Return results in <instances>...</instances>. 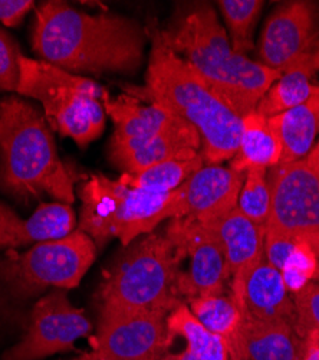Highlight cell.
Returning a JSON list of instances; mask_svg holds the SVG:
<instances>
[{
    "mask_svg": "<svg viewBox=\"0 0 319 360\" xmlns=\"http://www.w3.org/2000/svg\"><path fill=\"white\" fill-rule=\"evenodd\" d=\"M104 107L114 123L109 160L123 173H134L157 163L201 155L198 133L184 120L165 110L127 94L104 96Z\"/></svg>",
    "mask_w": 319,
    "mask_h": 360,
    "instance_id": "cell-6",
    "label": "cell"
},
{
    "mask_svg": "<svg viewBox=\"0 0 319 360\" xmlns=\"http://www.w3.org/2000/svg\"><path fill=\"white\" fill-rule=\"evenodd\" d=\"M313 280H315V281H319V264H318V268H316V273H315Z\"/></svg>",
    "mask_w": 319,
    "mask_h": 360,
    "instance_id": "cell-35",
    "label": "cell"
},
{
    "mask_svg": "<svg viewBox=\"0 0 319 360\" xmlns=\"http://www.w3.org/2000/svg\"><path fill=\"white\" fill-rule=\"evenodd\" d=\"M95 257V243L79 229L57 241L5 251L0 255V323H27L45 294L79 285Z\"/></svg>",
    "mask_w": 319,
    "mask_h": 360,
    "instance_id": "cell-5",
    "label": "cell"
},
{
    "mask_svg": "<svg viewBox=\"0 0 319 360\" xmlns=\"http://www.w3.org/2000/svg\"><path fill=\"white\" fill-rule=\"evenodd\" d=\"M245 316L264 321H283L297 326V309L289 297L279 269L260 261L249 274L240 300Z\"/></svg>",
    "mask_w": 319,
    "mask_h": 360,
    "instance_id": "cell-19",
    "label": "cell"
},
{
    "mask_svg": "<svg viewBox=\"0 0 319 360\" xmlns=\"http://www.w3.org/2000/svg\"><path fill=\"white\" fill-rule=\"evenodd\" d=\"M269 123L282 144L280 163L304 160L312 150L319 131V85L302 104L269 117Z\"/></svg>",
    "mask_w": 319,
    "mask_h": 360,
    "instance_id": "cell-21",
    "label": "cell"
},
{
    "mask_svg": "<svg viewBox=\"0 0 319 360\" xmlns=\"http://www.w3.org/2000/svg\"><path fill=\"white\" fill-rule=\"evenodd\" d=\"M305 162L311 167V170H313L319 176V143L312 147L309 155L305 158Z\"/></svg>",
    "mask_w": 319,
    "mask_h": 360,
    "instance_id": "cell-33",
    "label": "cell"
},
{
    "mask_svg": "<svg viewBox=\"0 0 319 360\" xmlns=\"http://www.w3.org/2000/svg\"><path fill=\"white\" fill-rule=\"evenodd\" d=\"M316 6L312 2H286L265 23L259 53L262 64L283 72L319 44Z\"/></svg>",
    "mask_w": 319,
    "mask_h": 360,
    "instance_id": "cell-14",
    "label": "cell"
},
{
    "mask_svg": "<svg viewBox=\"0 0 319 360\" xmlns=\"http://www.w3.org/2000/svg\"><path fill=\"white\" fill-rule=\"evenodd\" d=\"M74 184L42 111L16 96L0 100V192L18 202L46 195L71 205Z\"/></svg>",
    "mask_w": 319,
    "mask_h": 360,
    "instance_id": "cell-4",
    "label": "cell"
},
{
    "mask_svg": "<svg viewBox=\"0 0 319 360\" xmlns=\"http://www.w3.org/2000/svg\"><path fill=\"white\" fill-rule=\"evenodd\" d=\"M160 37L240 117L254 111L282 75L236 52L210 5L196 6Z\"/></svg>",
    "mask_w": 319,
    "mask_h": 360,
    "instance_id": "cell-3",
    "label": "cell"
},
{
    "mask_svg": "<svg viewBox=\"0 0 319 360\" xmlns=\"http://www.w3.org/2000/svg\"><path fill=\"white\" fill-rule=\"evenodd\" d=\"M79 231L85 232L97 248L117 238L123 247L154 232L164 221L180 218L179 189L153 193L133 189L120 180L91 174L79 186Z\"/></svg>",
    "mask_w": 319,
    "mask_h": 360,
    "instance_id": "cell-7",
    "label": "cell"
},
{
    "mask_svg": "<svg viewBox=\"0 0 319 360\" xmlns=\"http://www.w3.org/2000/svg\"><path fill=\"white\" fill-rule=\"evenodd\" d=\"M167 340V316L157 311L101 306L94 352L104 357H158Z\"/></svg>",
    "mask_w": 319,
    "mask_h": 360,
    "instance_id": "cell-13",
    "label": "cell"
},
{
    "mask_svg": "<svg viewBox=\"0 0 319 360\" xmlns=\"http://www.w3.org/2000/svg\"><path fill=\"white\" fill-rule=\"evenodd\" d=\"M164 233L172 244L177 264L187 262V268L177 276V292L183 304L196 297L224 294L230 274L215 235L191 218L170 219Z\"/></svg>",
    "mask_w": 319,
    "mask_h": 360,
    "instance_id": "cell-10",
    "label": "cell"
},
{
    "mask_svg": "<svg viewBox=\"0 0 319 360\" xmlns=\"http://www.w3.org/2000/svg\"><path fill=\"white\" fill-rule=\"evenodd\" d=\"M319 264V238H295L283 268L282 278L289 292H298L313 280Z\"/></svg>",
    "mask_w": 319,
    "mask_h": 360,
    "instance_id": "cell-27",
    "label": "cell"
},
{
    "mask_svg": "<svg viewBox=\"0 0 319 360\" xmlns=\"http://www.w3.org/2000/svg\"><path fill=\"white\" fill-rule=\"evenodd\" d=\"M76 217L71 205L42 202L29 218L19 217L0 200V251L31 248L57 241L75 231Z\"/></svg>",
    "mask_w": 319,
    "mask_h": 360,
    "instance_id": "cell-17",
    "label": "cell"
},
{
    "mask_svg": "<svg viewBox=\"0 0 319 360\" xmlns=\"http://www.w3.org/2000/svg\"><path fill=\"white\" fill-rule=\"evenodd\" d=\"M91 330L83 310L71 303L68 290H52L34 304L25 336L4 353L2 360H41L72 350L74 343Z\"/></svg>",
    "mask_w": 319,
    "mask_h": 360,
    "instance_id": "cell-11",
    "label": "cell"
},
{
    "mask_svg": "<svg viewBox=\"0 0 319 360\" xmlns=\"http://www.w3.org/2000/svg\"><path fill=\"white\" fill-rule=\"evenodd\" d=\"M302 339L305 340L302 360H319V333L308 332Z\"/></svg>",
    "mask_w": 319,
    "mask_h": 360,
    "instance_id": "cell-32",
    "label": "cell"
},
{
    "mask_svg": "<svg viewBox=\"0 0 319 360\" xmlns=\"http://www.w3.org/2000/svg\"><path fill=\"white\" fill-rule=\"evenodd\" d=\"M203 225L215 235L223 250L230 274V295L240 307L245 283L253 268L264 259L265 226L252 222L238 206Z\"/></svg>",
    "mask_w": 319,
    "mask_h": 360,
    "instance_id": "cell-15",
    "label": "cell"
},
{
    "mask_svg": "<svg viewBox=\"0 0 319 360\" xmlns=\"http://www.w3.org/2000/svg\"><path fill=\"white\" fill-rule=\"evenodd\" d=\"M272 195L265 169H250L245 173L238 209L252 222L266 226L271 215Z\"/></svg>",
    "mask_w": 319,
    "mask_h": 360,
    "instance_id": "cell-28",
    "label": "cell"
},
{
    "mask_svg": "<svg viewBox=\"0 0 319 360\" xmlns=\"http://www.w3.org/2000/svg\"><path fill=\"white\" fill-rule=\"evenodd\" d=\"M74 360H124V359H111V357H104V356H100L97 354L95 352H91V353H83L81 356H78L76 359ZM142 360H160V356L158 357H151V359H142Z\"/></svg>",
    "mask_w": 319,
    "mask_h": 360,
    "instance_id": "cell-34",
    "label": "cell"
},
{
    "mask_svg": "<svg viewBox=\"0 0 319 360\" xmlns=\"http://www.w3.org/2000/svg\"><path fill=\"white\" fill-rule=\"evenodd\" d=\"M230 32L233 49L242 55L252 49V34L264 9L262 0H220L217 4Z\"/></svg>",
    "mask_w": 319,
    "mask_h": 360,
    "instance_id": "cell-26",
    "label": "cell"
},
{
    "mask_svg": "<svg viewBox=\"0 0 319 360\" xmlns=\"http://www.w3.org/2000/svg\"><path fill=\"white\" fill-rule=\"evenodd\" d=\"M151 51L146 85L134 89L189 123L200 136L206 165L235 158L242 134V117L231 110L186 61L170 51L160 29H147Z\"/></svg>",
    "mask_w": 319,
    "mask_h": 360,
    "instance_id": "cell-2",
    "label": "cell"
},
{
    "mask_svg": "<svg viewBox=\"0 0 319 360\" xmlns=\"http://www.w3.org/2000/svg\"><path fill=\"white\" fill-rule=\"evenodd\" d=\"M32 8V0H0V22L8 27H15Z\"/></svg>",
    "mask_w": 319,
    "mask_h": 360,
    "instance_id": "cell-31",
    "label": "cell"
},
{
    "mask_svg": "<svg viewBox=\"0 0 319 360\" xmlns=\"http://www.w3.org/2000/svg\"><path fill=\"white\" fill-rule=\"evenodd\" d=\"M318 71L319 44L282 72L260 100L256 111L269 118L305 103L313 93L315 85L311 79Z\"/></svg>",
    "mask_w": 319,
    "mask_h": 360,
    "instance_id": "cell-22",
    "label": "cell"
},
{
    "mask_svg": "<svg viewBox=\"0 0 319 360\" xmlns=\"http://www.w3.org/2000/svg\"><path fill=\"white\" fill-rule=\"evenodd\" d=\"M147 38L134 19L45 2L36 11L32 46L42 61L75 75L133 74L141 67Z\"/></svg>",
    "mask_w": 319,
    "mask_h": 360,
    "instance_id": "cell-1",
    "label": "cell"
},
{
    "mask_svg": "<svg viewBox=\"0 0 319 360\" xmlns=\"http://www.w3.org/2000/svg\"><path fill=\"white\" fill-rule=\"evenodd\" d=\"M20 52L13 39L0 29V91L16 93Z\"/></svg>",
    "mask_w": 319,
    "mask_h": 360,
    "instance_id": "cell-30",
    "label": "cell"
},
{
    "mask_svg": "<svg viewBox=\"0 0 319 360\" xmlns=\"http://www.w3.org/2000/svg\"><path fill=\"white\" fill-rule=\"evenodd\" d=\"M294 295L298 335L304 338L308 332L319 333V284L311 281Z\"/></svg>",
    "mask_w": 319,
    "mask_h": 360,
    "instance_id": "cell-29",
    "label": "cell"
},
{
    "mask_svg": "<svg viewBox=\"0 0 319 360\" xmlns=\"http://www.w3.org/2000/svg\"><path fill=\"white\" fill-rule=\"evenodd\" d=\"M229 352L230 357L239 360H302L305 340L289 323L243 316Z\"/></svg>",
    "mask_w": 319,
    "mask_h": 360,
    "instance_id": "cell-18",
    "label": "cell"
},
{
    "mask_svg": "<svg viewBox=\"0 0 319 360\" xmlns=\"http://www.w3.org/2000/svg\"><path fill=\"white\" fill-rule=\"evenodd\" d=\"M272 206L265 231L291 238H319V176L305 159L279 163L268 174Z\"/></svg>",
    "mask_w": 319,
    "mask_h": 360,
    "instance_id": "cell-12",
    "label": "cell"
},
{
    "mask_svg": "<svg viewBox=\"0 0 319 360\" xmlns=\"http://www.w3.org/2000/svg\"><path fill=\"white\" fill-rule=\"evenodd\" d=\"M230 360H239V359H236V357H230Z\"/></svg>",
    "mask_w": 319,
    "mask_h": 360,
    "instance_id": "cell-36",
    "label": "cell"
},
{
    "mask_svg": "<svg viewBox=\"0 0 319 360\" xmlns=\"http://www.w3.org/2000/svg\"><path fill=\"white\" fill-rule=\"evenodd\" d=\"M186 306L203 327L223 338L227 345L238 333L245 316L230 294L196 297Z\"/></svg>",
    "mask_w": 319,
    "mask_h": 360,
    "instance_id": "cell-25",
    "label": "cell"
},
{
    "mask_svg": "<svg viewBox=\"0 0 319 360\" xmlns=\"http://www.w3.org/2000/svg\"><path fill=\"white\" fill-rule=\"evenodd\" d=\"M105 88L88 77L19 56L16 94L36 100L52 131L72 139L79 147L97 140L105 129Z\"/></svg>",
    "mask_w": 319,
    "mask_h": 360,
    "instance_id": "cell-8",
    "label": "cell"
},
{
    "mask_svg": "<svg viewBox=\"0 0 319 360\" xmlns=\"http://www.w3.org/2000/svg\"><path fill=\"white\" fill-rule=\"evenodd\" d=\"M201 155L171 159L134 173H123L118 179L128 188L153 193H168L183 186L189 177L205 166Z\"/></svg>",
    "mask_w": 319,
    "mask_h": 360,
    "instance_id": "cell-24",
    "label": "cell"
},
{
    "mask_svg": "<svg viewBox=\"0 0 319 360\" xmlns=\"http://www.w3.org/2000/svg\"><path fill=\"white\" fill-rule=\"evenodd\" d=\"M245 174L220 165H205L179 188L180 218L201 224L219 218L238 206Z\"/></svg>",
    "mask_w": 319,
    "mask_h": 360,
    "instance_id": "cell-16",
    "label": "cell"
},
{
    "mask_svg": "<svg viewBox=\"0 0 319 360\" xmlns=\"http://www.w3.org/2000/svg\"><path fill=\"white\" fill-rule=\"evenodd\" d=\"M282 144L269 118L256 110L242 117L239 148L230 160V169L245 174L250 169H272L280 163Z\"/></svg>",
    "mask_w": 319,
    "mask_h": 360,
    "instance_id": "cell-23",
    "label": "cell"
},
{
    "mask_svg": "<svg viewBox=\"0 0 319 360\" xmlns=\"http://www.w3.org/2000/svg\"><path fill=\"white\" fill-rule=\"evenodd\" d=\"M177 273V259L165 233L144 235L125 247L107 273L98 291L101 306L168 316L183 304Z\"/></svg>",
    "mask_w": 319,
    "mask_h": 360,
    "instance_id": "cell-9",
    "label": "cell"
},
{
    "mask_svg": "<svg viewBox=\"0 0 319 360\" xmlns=\"http://www.w3.org/2000/svg\"><path fill=\"white\" fill-rule=\"evenodd\" d=\"M160 360H230L227 342L210 333L186 304L167 316V340Z\"/></svg>",
    "mask_w": 319,
    "mask_h": 360,
    "instance_id": "cell-20",
    "label": "cell"
}]
</instances>
